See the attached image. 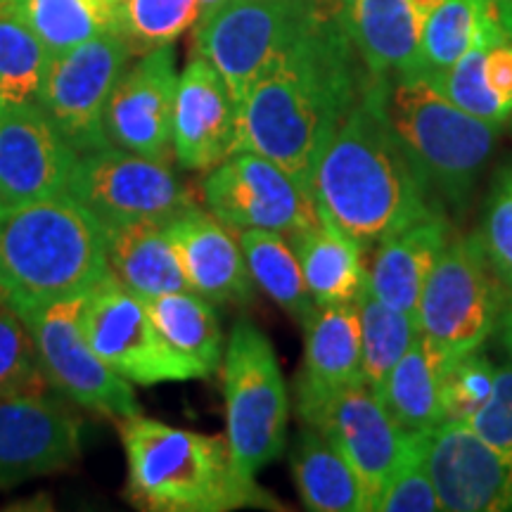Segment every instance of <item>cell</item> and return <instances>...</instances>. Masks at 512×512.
Returning a JSON list of instances; mask_svg holds the SVG:
<instances>
[{
    "label": "cell",
    "mask_w": 512,
    "mask_h": 512,
    "mask_svg": "<svg viewBox=\"0 0 512 512\" xmlns=\"http://www.w3.org/2000/svg\"><path fill=\"white\" fill-rule=\"evenodd\" d=\"M147 309L157 330L178 354L214 375L223 361V332L214 304L192 290L169 292L147 299Z\"/></svg>",
    "instance_id": "cell-28"
},
{
    "label": "cell",
    "mask_w": 512,
    "mask_h": 512,
    "mask_svg": "<svg viewBox=\"0 0 512 512\" xmlns=\"http://www.w3.org/2000/svg\"><path fill=\"white\" fill-rule=\"evenodd\" d=\"M475 41L486 48L512 46V0H472Z\"/></svg>",
    "instance_id": "cell-41"
},
{
    "label": "cell",
    "mask_w": 512,
    "mask_h": 512,
    "mask_svg": "<svg viewBox=\"0 0 512 512\" xmlns=\"http://www.w3.org/2000/svg\"><path fill=\"white\" fill-rule=\"evenodd\" d=\"M356 304L358 318H361V377L377 392L411 347L415 335L420 332V325L408 313L375 297L368 283Z\"/></svg>",
    "instance_id": "cell-31"
},
{
    "label": "cell",
    "mask_w": 512,
    "mask_h": 512,
    "mask_svg": "<svg viewBox=\"0 0 512 512\" xmlns=\"http://www.w3.org/2000/svg\"><path fill=\"white\" fill-rule=\"evenodd\" d=\"M311 192L318 216L363 247H377L403 228L439 216L434 190L387 124L373 76L325 145Z\"/></svg>",
    "instance_id": "cell-2"
},
{
    "label": "cell",
    "mask_w": 512,
    "mask_h": 512,
    "mask_svg": "<svg viewBox=\"0 0 512 512\" xmlns=\"http://www.w3.org/2000/svg\"><path fill=\"white\" fill-rule=\"evenodd\" d=\"M290 467L304 508L313 512H368V501L356 472L330 439L306 425L297 434Z\"/></svg>",
    "instance_id": "cell-26"
},
{
    "label": "cell",
    "mask_w": 512,
    "mask_h": 512,
    "mask_svg": "<svg viewBox=\"0 0 512 512\" xmlns=\"http://www.w3.org/2000/svg\"><path fill=\"white\" fill-rule=\"evenodd\" d=\"M505 297L475 235H451L422 290L420 332L444 358L482 349L498 328Z\"/></svg>",
    "instance_id": "cell-8"
},
{
    "label": "cell",
    "mask_w": 512,
    "mask_h": 512,
    "mask_svg": "<svg viewBox=\"0 0 512 512\" xmlns=\"http://www.w3.org/2000/svg\"><path fill=\"white\" fill-rule=\"evenodd\" d=\"M117 3H119V0H117ZM117 3H114V5H117Z\"/></svg>",
    "instance_id": "cell-46"
},
{
    "label": "cell",
    "mask_w": 512,
    "mask_h": 512,
    "mask_svg": "<svg viewBox=\"0 0 512 512\" xmlns=\"http://www.w3.org/2000/svg\"><path fill=\"white\" fill-rule=\"evenodd\" d=\"M413 3H415V8L420 10V15L427 17L434 8H439V5L444 3V0H413Z\"/></svg>",
    "instance_id": "cell-45"
},
{
    "label": "cell",
    "mask_w": 512,
    "mask_h": 512,
    "mask_svg": "<svg viewBox=\"0 0 512 512\" xmlns=\"http://www.w3.org/2000/svg\"><path fill=\"white\" fill-rule=\"evenodd\" d=\"M235 136L238 105L226 81L214 64L192 53L176 86L174 159L188 171H209L233 152Z\"/></svg>",
    "instance_id": "cell-19"
},
{
    "label": "cell",
    "mask_w": 512,
    "mask_h": 512,
    "mask_svg": "<svg viewBox=\"0 0 512 512\" xmlns=\"http://www.w3.org/2000/svg\"><path fill=\"white\" fill-rule=\"evenodd\" d=\"M69 195L105 228L138 221L169 223L197 207L195 195L169 162L140 157L117 145L79 155Z\"/></svg>",
    "instance_id": "cell-10"
},
{
    "label": "cell",
    "mask_w": 512,
    "mask_h": 512,
    "mask_svg": "<svg viewBox=\"0 0 512 512\" xmlns=\"http://www.w3.org/2000/svg\"><path fill=\"white\" fill-rule=\"evenodd\" d=\"M131 57V48L117 31L50 55L36 102L79 155L110 145L102 117Z\"/></svg>",
    "instance_id": "cell-12"
},
{
    "label": "cell",
    "mask_w": 512,
    "mask_h": 512,
    "mask_svg": "<svg viewBox=\"0 0 512 512\" xmlns=\"http://www.w3.org/2000/svg\"><path fill=\"white\" fill-rule=\"evenodd\" d=\"M50 50L15 19L0 17V105L36 102Z\"/></svg>",
    "instance_id": "cell-33"
},
{
    "label": "cell",
    "mask_w": 512,
    "mask_h": 512,
    "mask_svg": "<svg viewBox=\"0 0 512 512\" xmlns=\"http://www.w3.org/2000/svg\"><path fill=\"white\" fill-rule=\"evenodd\" d=\"M76 162L38 102L0 105V211L69 195Z\"/></svg>",
    "instance_id": "cell-15"
},
{
    "label": "cell",
    "mask_w": 512,
    "mask_h": 512,
    "mask_svg": "<svg viewBox=\"0 0 512 512\" xmlns=\"http://www.w3.org/2000/svg\"><path fill=\"white\" fill-rule=\"evenodd\" d=\"M441 366L444 356L418 332L377 389L387 411L406 432H427L446 420L441 403Z\"/></svg>",
    "instance_id": "cell-27"
},
{
    "label": "cell",
    "mask_w": 512,
    "mask_h": 512,
    "mask_svg": "<svg viewBox=\"0 0 512 512\" xmlns=\"http://www.w3.org/2000/svg\"><path fill=\"white\" fill-rule=\"evenodd\" d=\"M302 422L323 432L342 453L363 486L368 510H373L377 496L406 456L411 432L403 430L380 394L363 380L337 389L304 413Z\"/></svg>",
    "instance_id": "cell-14"
},
{
    "label": "cell",
    "mask_w": 512,
    "mask_h": 512,
    "mask_svg": "<svg viewBox=\"0 0 512 512\" xmlns=\"http://www.w3.org/2000/svg\"><path fill=\"white\" fill-rule=\"evenodd\" d=\"M472 43H475L472 0H444L422 24L418 74L437 79L472 48Z\"/></svg>",
    "instance_id": "cell-34"
},
{
    "label": "cell",
    "mask_w": 512,
    "mask_h": 512,
    "mask_svg": "<svg viewBox=\"0 0 512 512\" xmlns=\"http://www.w3.org/2000/svg\"><path fill=\"white\" fill-rule=\"evenodd\" d=\"M128 465V498L152 512H226L271 505L235 467L228 441L166 425L143 413L119 418Z\"/></svg>",
    "instance_id": "cell-4"
},
{
    "label": "cell",
    "mask_w": 512,
    "mask_h": 512,
    "mask_svg": "<svg viewBox=\"0 0 512 512\" xmlns=\"http://www.w3.org/2000/svg\"><path fill=\"white\" fill-rule=\"evenodd\" d=\"M486 46L472 43V48L437 79H430L453 105L472 114V117L491 121V124H505L512 117V110L494 93L484 74ZM427 79V76H425Z\"/></svg>",
    "instance_id": "cell-35"
},
{
    "label": "cell",
    "mask_w": 512,
    "mask_h": 512,
    "mask_svg": "<svg viewBox=\"0 0 512 512\" xmlns=\"http://www.w3.org/2000/svg\"><path fill=\"white\" fill-rule=\"evenodd\" d=\"M174 254L192 292L219 306H245L254 299L238 235L200 204L166 223Z\"/></svg>",
    "instance_id": "cell-20"
},
{
    "label": "cell",
    "mask_w": 512,
    "mask_h": 512,
    "mask_svg": "<svg viewBox=\"0 0 512 512\" xmlns=\"http://www.w3.org/2000/svg\"><path fill=\"white\" fill-rule=\"evenodd\" d=\"M46 392L48 380L27 325L15 311L0 306V399Z\"/></svg>",
    "instance_id": "cell-37"
},
{
    "label": "cell",
    "mask_w": 512,
    "mask_h": 512,
    "mask_svg": "<svg viewBox=\"0 0 512 512\" xmlns=\"http://www.w3.org/2000/svg\"><path fill=\"white\" fill-rule=\"evenodd\" d=\"M496 332H498V339H501V347L505 349V354H508L512 361V292H508V297H505Z\"/></svg>",
    "instance_id": "cell-43"
},
{
    "label": "cell",
    "mask_w": 512,
    "mask_h": 512,
    "mask_svg": "<svg viewBox=\"0 0 512 512\" xmlns=\"http://www.w3.org/2000/svg\"><path fill=\"white\" fill-rule=\"evenodd\" d=\"M0 17L27 27L50 55L114 31L112 8L95 0H0Z\"/></svg>",
    "instance_id": "cell-29"
},
{
    "label": "cell",
    "mask_w": 512,
    "mask_h": 512,
    "mask_svg": "<svg viewBox=\"0 0 512 512\" xmlns=\"http://www.w3.org/2000/svg\"><path fill=\"white\" fill-rule=\"evenodd\" d=\"M366 67L337 17L335 0L254 83L238 110L235 147L264 155L311 190L316 164L347 117Z\"/></svg>",
    "instance_id": "cell-1"
},
{
    "label": "cell",
    "mask_w": 512,
    "mask_h": 512,
    "mask_svg": "<svg viewBox=\"0 0 512 512\" xmlns=\"http://www.w3.org/2000/svg\"><path fill=\"white\" fill-rule=\"evenodd\" d=\"M302 266L304 283L316 306L354 304L368 283V266L361 242L318 216L311 226L287 235Z\"/></svg>",
    "instance_id": "cell-24"
},
{
    "label": "cell",
    "mask_w": 512,
    "mask_h": 512,
    "mask_svg": "<svg viewBox=\"0 0 512 512\" xmlns=\"http://www.w3.org/2000/svg\"><path fill=\"white\" fill-rule=\"evenodd\" d=\"M83 297L17 311L34 339L38 363L48 387L76 406L107 418L119 420L136 415L140 413V403L131 389L133 384L107 368L83 335Z\"/></svg>",
    "instance_id": "cell-11"
},
{
    "label": "cell",
    "mask_w": 512,
    "mask_h": 512,
    "mask_svg": "<svg viewBox=\"0 0 512 512\" xmlns=\"http://www.w3.org/2000/svg\"><path fill=\"white\" fill-rule=\"evenodd\" d=\"M475 238L498 280L512 292V164L496 176Z\"/></svg>",
    "instance_id": "cell-38"
},
{
    "label": "cell",
    "mask_w": 512,
    "mask_h": 512,
    "mask_svg": "<svg viewBox=\"0 0 512 512\" xmlns=\"http://www.w3.org/2000/svg\"><path fill=\"white\" fill-rule=\"evenodd\" d=\"M81 328L102 363L138 387L204 377L162 337L147 299L128 290L112 273L83 297Z\"/></svg>",
    "instance_id": "cell-9"
},
{
    "label": "cell",
    "mask_w": 512,
    "mask_h": 512,
    "mask_svg": "<svg viewBox=\"0 0 512 512\" xmlns=\"http://www.w3.org/2000/svg\"><path fill=\"white\" fill-rule=\"evenodd\" d=\"M467 425L512 463V361L496 366L494 392Z\"/></svg>",
    "instance_id": "cell-40"
},
{
    "label": "cell",
    "mask_w": 512,
    "mask_h": 512,
    "mask_svg": "<svg viewBox=\"0 0 512 512\" xmlns=\"http://www.w3.org/2000/svg\"><path fill=\"white\" fill-rule=\"evenodd\" d=\"M304 363L297 375L302 418L337 389L361 382V318L358 304L313 306L304 320Z\"/></svg>",
    "instance_id": "cell-22"
},
{
    "label": "cell",
    "mask_w": 512,
    "mask_h": 512,
    "mask_svg": "<svg viewBox=\"0 0 512 512\" xmlns=\"http://www.w3.org/2000/svg\"><path fill=\"white\" fill-rule=\"evenodd\" d=\"M335 8L368 76L418 74L425 17L413 0H335Z\"/></svg>",
    "instance_id": "cell-21"
},
{
    "label": "cell",
    "mask_w": 512,
    "mask_h": 512,
    "mask_svg": "<svg viewBox=\"0 0 512 512\" xmlns=\"http://www.w3.org/2000/svg\"><path fill=\"white\" fill-rule=\"evenodd\" d=\"M387 124L434 195L463 209L503 124L460 110L422 74L375 79Z\"/></svg>",
    "instance_id": "cell-5"
},
{
    "label": "cell",
    "mask_w": 512,
    "mask_h": 512,
    "mask_svg": "<svg viewBox=\"0 0 512 512\" xmlns=\"http://www.w3.org/2000/svg\"><path fill=\"white\" fill-rule=\"evenodd\" d=\"M325 0H228L195 24L192 53L202 55L223 76L235 105L254 83L304 34Z\"/></svg>",
    "instance_id": "cell-7"
},
{
    "label": "cell",
    "mask_w": 512,
    "mask_h": 512,
    "mask_svg": "<svg viewBox=\"0 0 512 512\" xmlns=\"http://www.w3.org/2000/svg\"><path fill=\"white\" fill-rule=\"evenodd\" d=\"M484 74L494 93L512 110V46H494L486 50Z\"/></svg>",
    "instance_id": "cell-42"
},
{
    "label": "cell",
    "mask_w": 512,
    "mask_h": 512,
    "mask_svg": "<svg viewBox=\"0 0 512 512\" xmlns=\"http://www.w3.org/2000/svg\"><path fill=\"white\" fill-rule=\"evenodd\" d=\"M105 230L110 273L128 290L143 299L190 290L178 266L174 247L166 238L164 223L138 221Z\"/></svg>",
    "instance_id": "cell-25"
},
{
    "label": "cell",
    "mask_w": 512,
    "mask_h": 512,
    "mask_svg": "<svg viewBox=\"0 0 512 512\" xmlns=\"http://www.w3.org/2000/svg\"><path fill=\"white\" fill-rule=\"evenodd\" d=\"M110 273L107 230L72 195L0 211V306L83 297Z\"/></svg>",
    "instance_id": "cell-3"
},
{
    "label": "cell",
    "mask_w": 512,
    "mask_h": 512,
    "mask_svg": "<svg viewBox=\"0 0 512 512\" xmlns=\"http://www.w3.org/2000/svg\"><path fill=\"white\" fill-rule=\"evenodd\" d=\"M202 197L211 214L233 233L259 228L292 235L318 221L313 192L273 159L249 150L230 152L209 169Z\"/></svg>",
    "instance_id": "cell-13"
},
{
    "label": "cell",
    "mask_w": 512,
    "mask_h": 512,
    "mask_svg": "<svg viewBox=\"0 0 512 512\" xmlns=\"http://www.w3.org/2000/svg\"><path fill=\"white\" fill-rule=\"evenodd\" d=\"M226 441L242 475L256 479L285 451L290 396L266 332L252 320L230 330L223 354Z\"/></svg>",
    "instance_id": "cell-6"
},
{
    "label": "cell",
    "mask_w": 512,
    "mask_h": 512,
    "mask_svg": "<svg viewBox=\"0 0 512 512\" xmlns=\"http://www.w3.org/2000/svg\"><path fill=\"white\" fill-rule=\"evenodd\" d=\"M226 3H228V0H200V19H197V22H204V19H209L216 10H221Z\"/></svg>",
    "instance_id": "cell-44"
},
{
    "label": "cell",
    "mask_w": 512,
    "mask_h": 512,
    "mask_svg": "<svg viewBox=\"0 0 512 512\" xmlns=\"http://www.w3.org/2000/svg\"><path fill=\"white\" fill-rule=\"evenodd\" d=\"M448 240H451V226L439 214L413 223L380 242L373 264L368 266L370 290L384 304L418 320L422 290Z\"/></svg>",
    "instance_id": "cell-23"
},
{
    "label": "cell",
    "mask_w": 512,
    "mask_h": 512,
    "mask_svg": "<svg viewBox=\"0 0 512 512\" xmlns=\"http://www.w3.org/2000/svg\"><path fill=\"white\" fill-rule=\"evenodd\" d=\"M375 512H437L441 510L437 489H434L425 458H422L420 434L411 432L406 456L389 477L387 486L373 503Z\"/></svg>",
    "instance_id": "cell-39"
},
{
    "label": "cell",
    "mask_w": 512,
    "mask_h": 512,
    "mask_svg": "<svg viewBox=\"0 0 512 512\" xmlns=\"http://www.w3.org/2000/svg\"><path fill=\"white\" fill-rule=\"evenodd\" d=\"M114 31L124 38L131 55H145L195 27L200 0H119L112 5Z\"/></svg>",
    "instance_id": "cell-32"
},
{
    "label": "cell",
    "mask_w": 512,
    "mask_h": 512,
    "mask_svg": "<svg viewBox=\"0 0 512 512\" xmlns=\"http://www.w3.org/2000/svg\"><path fill=\"white\" fill-rule=\"evenodd\" d=\"M176 50L155 48L140 55L114 83L105 105V136L110 145L140 157L169 162L174 157L171 126L176 100Z\"/></svg>",
    "instance_id": "cell-17"
},
{
    "label": "cell",
    "mask_w": 512,
    "mask_h": 512,
    "mask_svg": "<svg viewBox=\"0 0 512 512\" xmlns=\"http://www.w3.org/2000/svg\"><path fill=\"white\" fill-rule=\"evenodd\" d=\"M418 434L441 510H512V463L486 444L465 420H444Z\"/></svg>",
    "instance_id": "cell-16"
},
{
    "label": "cell",
    "mask_w": 512,
    "mask_h": 512,
    "mask_svg": "<svg viewBox=\"0 0 512 512\" xmlns=\"http://www.w3.org/2000/svg\"><path fill=\"white\" fill-rule=\"evenodd\" d=\"M496 382V363L482 349L444 358L441 403L446 420H470L489 401Z\"/></svg>",
    "instance_id": "cell-36"
},
{
    "label": "cell",
    "mask_w": 512,
    "mask_h": 512,
    "mask_svg": "<svg viewBox=\"0 0 512 512\" xmlns=\"http://www.w3.org/2000/svg\"><path fill=\"white\" fill-rule=\"evenodd\" d=\"M79 451L81 418L60 399L48 392L0 399V489L60 472Z\"/></svg>",
    "instance_id": "cell-18"
},
{
    "label": "cell",
    "mask_w": 512,
    "mask_h": 512,
    "mask_svg": "<svg viewBox=\"0 0 512 512\" xmlns=\"http://www.w3.org/2000/svg\"><path fill=\"white\" fill-rule=\"evenodd\" d=\"M235 235H238L254 285L261 287L266 297H271L294 320L304 323L316 304L304 283L302 266H299L290 240L283 233L259 228L238 230Z\"/></svg>",
    "instance_id": "cell-30"
}]
</instances>
